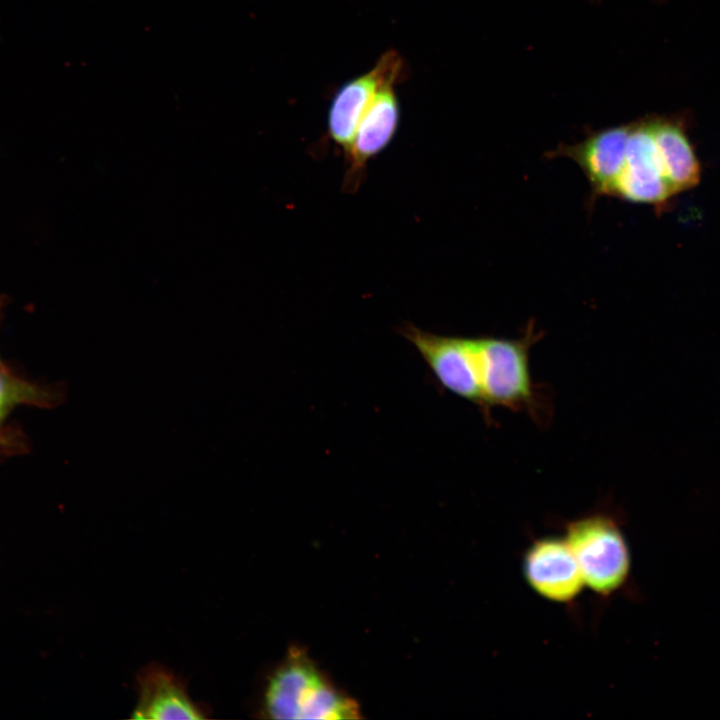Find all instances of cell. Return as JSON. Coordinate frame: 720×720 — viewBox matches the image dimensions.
<instances>
[{
  "instance_id": "cell-7",
  "label": "cell",
  "mask_w": 720,
  "mask_h": 720,
  "mask_svg": "<svg viewBox=\"0 0 720 720\" xmlns=\"http://www.w3.org/2000/svg\"><path fill=\"white\" fill-rule=\"evenodd\" d=\"M631 125L601 130L573 145H562L551 156L573 160L587 177L594 194L610 195L624 166Z\"/></svg>"
},
{
  "instance_id": "cell-2",
  "label": "cell",
  "mask_w": 720,
  "mask_h": 720,
  "mask_svg": "<svg viewBox=\"0 0 720 720\" xmlns=\"http://www.w3.org/2000/svg\"><path fill=\"white\" fill-rule=\"evenodd\" d=\"M563 536L582 573L585 587L601 601L623 592L630 584L631 554L618 519L595 511L566 522Z\"/></svg>"
},
{
  "instance_id": "cell-6",
  "label": "cell",
  "mask_w": 720,
  "mask_h": 720,
  "mask_svg": "<svg viewBox=\"0 0 720 720\" xmlns=\"http://www.w3.org/2000/svg\"><path fill=\"white\" fill-rule=\"evenodd\" d=\"M403 335L416 347L444 388L479 406L473 371V337L436 335L412 325L404 327Z\"/></svg>"
},
{
  "instance_id": "cell-10",
  "label": "cell",
  "mask_w": 720,
  "mask_h": 720,
  "mask_svg": "<svg viewBox=\"0 0 720 720\" xmlns=\"http://www.w3.org/2000/svg\"><path fill=\"white\" fill-rule=\"evenodd\" d=\"M663 175L674 194L696 186L701 168L683 129L670 121H650Z\"/></svg>"
},
{
  "instance_id": "cell-3",
  "label": "cell",
  "mask_w": 720,
  "mask_h": 720,
  "mask_svg": "<svg viewBox=\"0 0 720 720\" xmlns=\"http://www.w3.org/2000/svg\"><path fill=\"white\" fill-rule=\"evenodd\" d=\"M522 572L529 587L553 603L572 606L585 588L579 564L563 535L533 539L524 551Z\"/></svg>"
},
{
  "instance_id": "cell-11",
  "label": "cell",
  "mask_w": 720,
  "mask_h": 720,
  "mask_svg": "<svg viewBox=\"0 0 720 720\" xmlns=\"http://www.w3.org/2000/svg\"><path fill=\"white\" fill-rule=\"evenodd\" d=\"M39 399L48 400L39 397L38 392L34 391L31 386L0 371V421L15 404L25 400Z\"/></svg>"
},
{
  "instance_id": "cell-9",
  "label": "cell",
  "mask_w": 720,
  "mask_h": 720,
  "mask_svg": "<svg viewBox=\"0 0 720 720\" xmlns=\"http://www.w3.org/2000/svg\"><path fill=\"white\" fill-rule=\"evenodd\" d=\"M393 83L382 86L364 114L347 150L351 171L359 172L392 140L399 123V104Z\"/></svg>"
},
{
  "instance_id": "cell-8",
  "label": "cell",
  "mask_w": 720,
  "mask_h": 720,
  "mask_svg": "<svg viewBox=\"0 0 720 720\" xmlns=\"http://www.w3.org/2000/svg\"><path fill=\"white\" fill-rule=\"evenodd\" d=\"M139 699L133 711L135 719H202L183 683L160 665L145 667L137 677Z\"/></svg>"
},
{
  "instance_id": "cell-4",
  "label": "cell",
  "mask_w": 720,
  "mask_h": 720,
  "mask_svg": "<svg viewBox=\"0 0 720 720\" xmlns=\"http://www.w3.org/2000/svg\"><path fill=\"white\" fill-rule=\"evenodd\" d=\"M402 72L401 57L396 52L389 51L371 70L348 81L337 91L329 108L328 132L331 139L345 152L379 89L389 83L396 84Z\"/></svg>"
},
{
  "instance_id": "cell-1",
  "label": "cell",
  "mask_w": 720,
  "mask_h": 720,
  "mask_svg": "<svg viewBox=\"0 0 720 720\" xmlns=\"http://www.w3.org/2000/svg\"><path fill=\"white\" fill-rule=\"evenodd\" d=\"M264 712L273 719H358V704L337 689L306 652L290 648L271 675Z\"/></svg>"
},
{
  "instance_id": "cell-5",
  "label": "cell",
  "mask_w": 720,
  "mask_h": 720,
  "mask_svg": "<svg viewBox=\"0 0 720 720\" xmlns=\"http://www.w3.org/2000/svg\"><path fill=\"white\" fill-rule=\"evenodd\" d=\"M610 195L657 207L674 195L663 175L650 121L632 124L624 166Z\"/></svg>"
}]
</instances>
